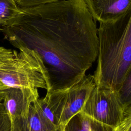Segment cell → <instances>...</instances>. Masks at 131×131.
<instances>
[{"label": "cell", "instance_id": "52a82bcc", "mask_svg": "<svg viewBox=\"0 0 131 131\" xmlns=\"http://www.w3.org/2000/svg\"><path fill=\"white\" fill-rule=\"evenodd\" d=\"M93 18L99 23L117 20L131 10V0H84Z\"/></svg>", "mask_w": 131, "mask_h": 131}, {"label": "cell", "instance_id": "9c48e42d", "mask_svg": "<svg viewBox=\"0 0 131 131\" xmlns=\"http://www.w3.org/2000/svg\"><path fill=\"white\" fill-rule=\"evenodd\" d=\"M131 127V120L121 126L114 127L103 124L79 112L62 127V131H126Z\"/></svg>", "mask_w": 131, "mask_h": 131}, {"label": "cell", "instance_id": "8fae6325", "mask_svg": "<svg viewBox=\"0 0 131 131\" xmlns=\"http://www.w3.org/2000/svg\"><path fill=\"white\" fill-rule=\"evenodd\" d=\"M22 12L14 0H0V32H3Z\"/></svg>", "mask_w": 131, "mask_h": 131}, {"label": "cell", "instance_id": "3957f363", "mask_svg": "<svg viewBox=\"0 0 131 131\" xmlns=\"http://www.w3.org/2000/svg\"><path fill=\"white\" fill-rule=\"evenodd\" d=\"M19 52L0 46V90L38 89L47 90L48 74L38 54L26 48Z\"/></svg>", "mask_w": 131, "mask_h": 131}, {"label": "cell", "instance_id": "5b68a950", "mask_svg": "<svg viewBox=\"0 0 131 131\" xmlns=\"http://www.w3.org/2000/svg\"><path fill=\"white\" fill-rule=\"evenodd\" d=\"M96 86L93 75H85L79 82L66 90V97L63 109L59 121L62 128L81 108Z\"/></svg>", "mask_w": 131, "mask_h": 131}, {"label": "cell", "instance_id": "8992f818", "mask_svg": "<svg viewBox=\"0 0 131 131\" xmlns=\"http://www.w3.org/2000/svg\"><path fill=\"white\" fill-rule=\"evenodd\" d=\"M38 98L37 89H7L3 100L10 125L17 119L25 115L30 105Z\"/></svg>", "mask_w": 131, "mask_h": 131}, {"label": "cell", "instance_id": "4fadbf2b", "mask_svg": "<svg viewBox=\"0 0 131 131\" xmlns=\"http://www.w3.org/2000/svg\"><path fill=\"white\" fill-rule=\"evenodd\" d=\"M62 0H14L20 9H25Z\"/></svg>", "mask_w": 131, "mask_h": 131}, {"label": "cell", "instance_id": "ba28073f", "mask_svg": "<svg viewBox=\"0 0 131 131\" xmlns=\"http://www.w3.org/2000/svg\"><path fill=\"white\" fill-rule=\"evenodd\" d=\"M35 101L25 115L10 125V131H62L61 127L52 123L44 115Z\"/></svg>", "mask_w": 131, "mask_h": 131}, {"label": "cell", "instance_id": "6da1fadb", "mask_svg": "<svg viewBox=\"0 0 131 131\" xmlns=\"http://www.w3.org/2000/svg\"><path fill=\"white\" fill-rule=\"evenodd\" d=\"M3 31L18 49L36 52L48 74L47 92L79 82L97 59L96 21L84 0H62L20 9Z\"/></svg>", "mask_w": 131, "mask_h": 131}, {"label": "cell", "instance_id": "277c9868", "mask_svg": "<svg viewBox=\"0 0 131 131\" xmlns=\"http://www.w3.org/2000/svg\"><path fill=\"white\" fill-rule=\"evenodd\" d=\"M81 112L91 118L107 125L117 127L131 120L117 91L96 86L83 105Z\"/></svg>", "mask_w": 131, "mask_h": 131}, {"label": "cell", "instance_id": "5bb4252c", "mask_svg": "<svg viewBox=\"0 0 131 131\" xmlns=\"http://www.w3.org/2000/svg\"><path fill=\"white\" fill-rule=\"evenodd\" d=\"M6 90H5V91L0 90V101H2L3 99V98H4V95L5 94V92H6Z\"/></svg>", "mask_w": 131, "mask_h": 131}, {"label": "cell", "instance_id": "7c38bea8", "mask_svg": "<svg viewBox=\"0 0 131 131\" xmlns=\"http://www.w3.org/2000/svg\"><path fill=\"white\" fill-rule=\"evenodd\" d=\"M117 92L126 112L131 114V72L127 75Z\"/></svg>", "mask_w": 131, "mask_h": 131}, {"label": "cell", "instance_id": "7a4b0ae2", "mask_svg": "<svg viewBox=\"0 0 131 131\" xmlns=\"http://www.w3.org/2000/svg\"><path fill=\"white\" fill-rule=\"evenodd\" d=\"M96 85L117 91L131 72V10L116 21L97 28Z\"/></svg>", "mask_w": 131, "mask_h": 131}, {"label": "cell", "instance_id": "30bf717a", "mask_svg": "<svg viewBox=\"0 0 131 131\" xmlns=\"http://www.w3.org/2000/svg\"><path fill=\"white\" fill-rule=\"evenodd\" d=\"M65 97L66 90L47 92L45 97L38 98L35 102L52 123L60 126L59 121L63 109Z\"/></svg>", "mask_w": 131, "mask_h": 131}, {"label": "cell", "instance_id": "9a60e30c", "mask_svg": "<svg viewBox=\"0 0 131 131\" xmlns=\"http://www.w3.org/2000/svg\"><path fill=\"white\" fill-rule=\"evenodd\" d=\"M130 128H131V127H129L128 128H127V130H126V131H131V129H130Z\"/></svg>", "mask_w": 131, "mask_h": 131}]
</instances>
